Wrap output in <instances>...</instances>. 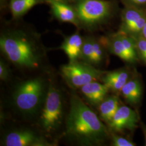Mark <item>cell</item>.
Instances as JSON below:
<instances>
[{
  "mask_svg": "<svg viewBox=\"0 0 146 146\" xmlns=\"http://www.w3.org/2000/svg\"><path fill=\"white\" fill-rule=\"evenodd\" d=\"M0 48L15 66L27 69L38 67L45 53L36 34L20 29L3 31L0 37Z\"/></svg>",
  "mask_w": 146,
  "mask_h": 146,
  "instance_id": "obj_1",
  "label": "cell"
},
{
  "mask_svg": "<svg viewBox=\"0 0 146 146\" xmlns=\"http://www.w3.org/2000/svg\"><path fill=\"white\" fill-rule=\"evenodd\" d=\"M66 131L69 137L88 145L101 143L108 135L98 116L76 95L71 98Z\"/></svg>",
  "mask_w": 146,
  "mask_h": 146,
  "instance_id": "obj_2",
  "label": "cell"
},
{
  "mask_svg": "<svg viewBox=\"0 0 146 146\" xmlns=\"http://www.w3.org/2000/svg\"><path fill=\"white\" fill-rule=\"evenodd\" d=\"M47 91L42 79L35 78L27 80L16 89L13 95L14 104L22 113L33 114L44 101Z\"/></svg>",
  "mask_w": 146,
  "mask_h": 146,
  "instance_id": "obj_3",
  "label": "cell"
},
{
  "mask_svg": "<svg viewBox=\"0 0 146 146\" xmlns=\"http://www.w3.org/2000/svg\"><path fill=\"white\" fill-rule=\"evenodd\" d=\"M74 6L79 27L93 28L110 17L113 11L111 3L105 0H75Z\"/></svg>",
  "mask_w": 146,
  "mask_h": 146,
  "instance_id": "obj_4",
  "label": "cell"
},
{
  "mask_svg": "<svg viewBox=\"0 0 146 146\" xmlns=\"http://www.w3.org/2000/svg\"><path fill=\"white\" fill-rule=\"evenodd\" d=\"M63 100L60 92L50 84L47 89L43 106L39 119L42 129L47 133L57 129L63 119Z\"/></svg>",
  "mask_w": 146,
  "mask_h": 146,
  "instance_id": "obj_5",
  "label": "cell"
},
{
  "mask_svg": "<svg viewBox=\"0 0 146 146\" xmlns=\"http://www.w3.org/2000/svg\"><path fill=\"white\" fill-rule=\"evenodd\" d=\"M61 73L67 83L74 88H80L91 82L102 78L106 72L79 60L63 65Z\"/></svg>",
  "mask_w": 146,
  "mask_h": 146,
  "instance_id": "obj_6",
  "label": "cell"
},
{
  "mask_svg": "<svg viewBox=\"0 0 146 146\" xmlns=\"http://www.w3.org/2000/svg\"><path fill=\"white\" fill-rule=\"evenodd\" d=\"M105 47H108V39H98L93 37H84L80 60L93 66H99L105 58Z\"/></svg>",
  "mask_w": 146,
  "mask_h": 146,
  "instance_id": "obj_7",
  "label": "cell"
},
{
  "mask_svg": "<svg viewBox=\"0 0 146 146\" xmlns=\"http://www.w3.org/2000/svg\"><path fill=\"white\" fill-rule=\"evenodd\" d=\"M139 120L138 114L135 110L122 106L119 107L108 125L111 131L117 133L133 131L137 127Z\"/></svg>",
  "mask_w": 146,
  "mask_h": 146,
  "instance_id": "obj_8",
  "label": "cell"
},
{
  "mask_svg": "<svg viewBox=\"0 0 146 146\" xmlns=\"http://www.w3.org/2000/svg\"><path fill=\"white\" fill-rule=\"evenodd\" d=\"M4 143L7 146H46L49 144L29 129L11 131L5 136Z\"/></svg>",
  "mask_w": 146,
  "mask_h": 146,
  "instance_id": "obj_9",
  "label": "cell"
},
{
  "mask_svg": "<svg viewBox=\"0 0 146 146\" xmlns=\"http://www.w3.org/2000/svg\"><path fill=\"white\" fill-rule=\"evenodd\" d=\"M145 14L139 9L128 8L122 14V31L127 34L136 35L140 33L146 22Z\"/></svg>",
  "mask_w": 146,
  "mask_h": 146,
  "instance_id": "obj_10",
  "label": "cell"
},
{
  "mask_svg": "<svg viewBox=\"0 0 146 146\" xmlns=\"http://www.w3.org/2000/svg\"><path fill=\"white\" fill-rule=\"evenodd\" d=\"M46 2L50 6L52 15L58 21L79 27L77 14L72 5L50 0Z\"/></svg>",
  "mask_w": 146,
  "mask_h": 146,
  "instance_id": "obj_11",
  "label": "cell"
},
{
  "mask_svg": "<svg viewBox=\"0 0 146 146\" xmlns=\"http://www.w3.org/2000/svg\"><path fill=\"white\" fill-rule=\"evenodd\" d=\"M84 41L78 31L65 37L60 48L66 54L70 62L80 60Z\"/></svg>",
  "mask_w": 146,
  "mask_h": 146,
  "instance_id": "obj_12",
  "label": "cell"
},
{
  "mask_svg": "<svg viewBox=\"0 0 146 146\" xmlns=\"http://www.w3.org/2000/svg\"><path fill=\"white\" fill-rule=\"evenodd\" d=\"M80 88L86 99L93 106L99 105L110 90L104 84H100L97 81L86 84Z\"/></svg>",
  "mask_w": 146,
  "mask_h": 146,
  "instance_id": "obj_13",
  "label": "cell"
},
{
  "mask_svg": "<svg viewBox=\"0 0 146 146\" xmlns=\"http://www.w3.org/2000/svg\"><path fill=\"white\" fill-rule=\"evenodd\" d=\"M129 75L125 69H120L106 73L102 81L107 88L114 92H120L122 87L129 80Z\"/></svg>",
  "mask_w": 146,
  "mask_h": 146,
  "instance_id": "obj_14",
  "label": "cell"
},
{
  "mask_svg": "<svg viewBox=\"0 0 146 146\" xmlns=\"http://www.w3.org/2000/svg\"><path fill=\"white\" fill-rule=\"evenodd\" d=\"M123 98L131 104H137L141 99L142 87L137 79L128 80L120 91Z\"/></svg>",
  "mask_w": 146,
  "mask_h": 146,
  "instance_id": "obj_15",
  "label": "cell"
},
{
  "mask_svg": "<svg viewBox=\"0 0 146 146\" xmlns=\"http://www.w3.org/2000/svg\"><path fill=\"white\" fill-rule=\"evenodd\" d=\"M99 106L100 114L102 119L108 124L120 107L119 99L115 95L106 97Z\"/></svg>",
  "mask_w": 146,
  "mask_h": 146,
  "instance_id": "obj_16",
  "label": "cell"
},
{
  "mask_svg": "<svg viewBox=\"0 0 146 146\" xmlns=\"http://www.w3.org/2000/svg\"><path fill=\"white\" fill-rule=\"evenodd\" d=\"M43 0H9V8L14 19H19Z\"/></svg>",
  "mask_w": 146,
  "mask_h": 146,
  "instance_id": "obj_17",
  "label": "cell"
},
{
  "mask_svg": "<svg viewBox=\"0 0 146 146\" xmlns=\"http://www.w3.org/2000/svg\"><path fill=\"white\" fill-rule=\"evenodd\" d=\"M108 48L110 51L123 61L128 63H135L129 54L126 50L118 34L108 39Z\"/></svg>",
  "mask_w": 146,
  "mask_h": 146,
  "instance_id": "obj_18",
  "label": "cell"
},
{
  "mask_svg": "<svg viewBox=\"0 0 146 146\" xmlns=\"http://www.w3.org/2000/svg\"><path fill=\"white\" fill-rule=\"evenodd\" d=\"M138 56L146 64V40L143 37L135 39Z\"/></svg>",
  "mask_w": 146,
  "mask_h": 146,
  "instance_id": "obj_19",
  "label": "cell"
},
{
  "mask_svg": "<svg viewBox=\"0 0 146 146\" xmlns=\"http://www.w3.org/2000/svg\"><path fill=\"white\" fill-rule=\"evenodd\" d=\"M112 143L115 146H134L135 143L125 137L113 135L112 136Z\"/></svg>",
  "mask_w": 146,
  "mask_h": 146,
  "instance_id": "obj_20",
  "label": "cell"
},
{
  "mask_svg": "<svg viewBox=\"0 0 146 146\" xmlns=\"http://www.w3.org/2000/svg\"><path fill=\"white\" fill-rule=\"evenodd\" d=\"M10 76V70L4 61L0 62V78L1 80L7 81Z\"/></svg>",
  "mask_w": 146,
  "mask_h": 146,
  "instance_id": "obj_21",
  "label": "cell"
},
{
  "mask_svg": "<svg viewBox=\"0 0 146 146\" xmlns=\"http://www.w3.org/2000/svg\"><path fill=\"white\" fill-rule=\"evenodd\" d=\"M131 2L137 5H143L146 4V0H129Z\"/></svg>",
  "mask_w": 146,
  "mask_h": 146,
  "instance_id": "obj_22",
  "label": "cell"
},
{
  "mask_svg": "<svg viewBox=\"0 0 146 146\" xmlns=\"http://www.w3.org/2000/svg\"><path fill=\"white\" fill-rule=\"evenodd\" d=\"M47 1L48 0H45ZM50 1H56V2H63V3H68V4H73L75 0H50Z\"/></svg>",
  "mask_w": 146,
  "mask_h": 146,
  "instance_id": "obj_23",
  "label": "cell"
},
{
  "mask_svg": "<svg viewBox=\"0 0 146 146\" xmlns=\"http://www.w3.org/2000/svg\"><path fill=\"white\" fill-rule=\"evenodd\" d=\"M141 33H142V37L146 40V20L145 23V25L143 26V27L142 28V30L141 31Z\"/></svg>",
  "mask_w": 146,
  "mask_h": 146,
  "instance_id": "obj_24",
  "label": "cell"
},
{
  "mask_svg": "<svg viewBox=\"0 0 146 146\" xmlns=\"http://www.w3.org/2000/svg\"><path fill=\"white\" fill-rule=\"evenodd\" d=\"M143 132H144V134H145V140H146V127H144V128H143Z\"/></svg>",
  "mask_w": 146,
  "mask_h": 146,
  "instance_id": "obj_25",
  "label": "cell"
},
{
  "mask_svg": "<svg viewBox=\"0 0 146 146\" xmlns=\"http://www.w3.org/2000/svg\"><path fill=\"white\" fill-rule=\"evenodd\" d=\"M6 0H1V5H2V4H3V3L5 2Z\"/></svg>",
  "mask_w": 146,
  "mask_h": 146,
  "instance_id": "obj_26",
  "label": "cell"
}]
</instances>
